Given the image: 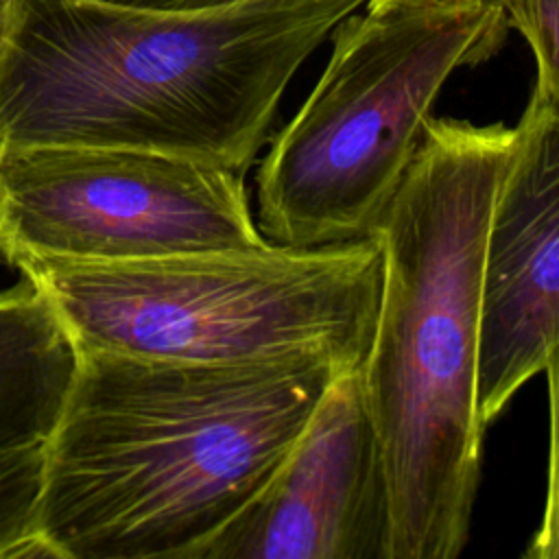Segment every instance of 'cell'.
Wrapping results in <instances>:
<instances>
[{"instance_id": "6da1fadb", "label": "cell", "mask_w": 559, "mask_h": 559, "mask_svg": "<svg viewBox=\"0 0 559 559\" xmlns=\"http://www.w3.org/2000/svg\"><path fill=\"white\" fill-rule=\"evenodd\" d=\"M325 356L181 362L79 349L35 528L55 559H192L271 478L330 382Z\"/></svg>"}, {"instance_id": "7a4b0ae2", "label": "cell", "mask_w": 559, "mask_h": 559, "mask_svg": "<svg viewBox=\"0 0 559 559\" xmlns=\"http://www.w3.org/2000/svg\"><path fill=\"white\" fill-rule=\"evenodd\" d=\"M367 0L148 9L9 0L0 155L46 144L170 153L242 175L299 66Z\"/></svg>"}, {"instance_id": "3957f363", "label": "cell", "mask_w": 559, "mask_h": 559, "mask_svg": "<svg viewBox=\"0 0 559 559\" xmlns=\"http://www.w3.org/2000/svg\"><path fill=\"white\" fill-rule=\"evenodd\" d=\"M515 127L430 118L373 236L376 328L360 365L389 483L386 559L463 552L480 485L483 275Z\"/></svg>"}, {"instance_id": "277c9868", "label": "cell", "mask_w": 559, "mask_h": 559, "mask_svg": "<svg viewBox=\"0 0 559 559\" xmlns=\"http://www.w3.org/2000/svg\"><path fill=\"white\" fill-rule=\"evenodd\" d=\"M76 349L181 362L325 356L356 369L371 347L382 245L262 242L146 260L15 253Z\"/></svg>"}, {"instance_id": "5b68a950", "label": "cell", "mask_w": 559, "mask_h": 559, "mask_svg": "<svg viewBox=\"0 0 559 559\" xmlns=\"http://www.w3.org/2000/svg\"><path fill=\"white\" fill-rule=\"evenodd\" d=\"M507 31L500 0H367L343 17L323 74L260 159L262 236L286 247L373 236L441 87L493 57Z\"/></svg>"}, {"instance_id": "8992f818", "label": "cell", "mask_w": 559, "mask_h": 559, "mask_svg": "<svg viewBox=\"0 0 559 559\" xmlns=\"http://www.w3.org/2000/svg\"><path fill=\"white\" fill-rule=\"evenodd\" d=\"M266 242L245 177L120 146L46 144L0 155V258L146 260Z\"/></svg>"}, {"instance_id": "52a82bcc", "label": "cell", "mask_w": 559, "mask_h": 559, "mask_svg": "<svg viewBox=\"0 0 559 559\" xmlns=\"http://www.w3.org/2000/svg\"><path fill=\"white\" fill-rule=\"evenodd\" d=\"M389 483L360 367L338 373L264 487L192 559H386Z\"/></svg>"}, {"instance_id": "ba28073f", "label": "cell", "mask_w": 559, "mask_h": 559, "mask_svg": "<svg viewBox=\"0 0 559 559\" xmlns=\"http://www.w3.org/2000/svg\"><path fill=\"white\" fill-rule=\"evenodd\" d=\"M559 343V118L528 98L496 192L483 275L478 408L485 426Z\"/></svg>"}, {"instance_id": "9c48e42d", "label": "cell", "mask_w": 559, "mask_h": 559, "mask_svg": "<svg viewBox=\"0 0 559 559\" xmlns=\"http://www.w3.org/2000/svg\"><path fill=\"white\" fill-rule=\"evenodd\" d=\"M76 356L55 308L28 277L0 290V452L50 437Z\"/></svg>"}, {"instance_id": "30bf717a", "label": "cell", "mask_w": 559, "mask_h": 559, "mask_svg": "<svg viewBox=\"0 0 559 559\" xmlns=\"http://www.w3.org/2000/svg\"><path fill=\"white\" fill-rule=\"evenodd\" d=\"M46 441L0 452V559L48 557L37 535Z\"/></svg>"}, {"instance_id": "8fae6325", "label": "cell", "mask_w": 559, "mask_h": 559, "mask_svg": "<svg viewBox=\"0 0 559 559\" xmlns=\"http://www.w3.org/2000/svg\"><path fill=\"white\" fill-rule=\"evenodd\" d=\"M509 28L533 50L537 81L531 98L559 118V0H500Z\"/></svg>"}, {"instance_id": "7c38bea8", "label": "cell", "mask_w": 559, "mask_h": 559, "mask_svg": "<svg viewBox=\"0 0 559 559\" xmlns=\"http://www.w3.org/2000/svg\"><path fill=\"white\" fill-rule=\"evenodd\" d=\"M548 382L550 411V450H548V483L544 515L537 533L531 537L524 557L528 559H559V343L544 360Z\"/></svg>"}, {"instance_id": "4fadbf2b", "label": "cell", "mask_w": 559, "mask_h": 559, "mask_svg": "<svg viewBox=\"0 0 559 559\" xmlns=\"http://www.w3.org/2000/svg\"><path fill=\"white\" fill-rule=\"evenodd\" d=\"M118 4H131V7H148V9H207V7H221L242 0H109Z\"/></svg>"}, {"instance_id": "5bb4252c", "label": "cell", "mask_w": 559, "mask_h": 559, "mask_svg": "<svg viewBox=\"0 0 559 559\" xmlns=\"http://www.w3.org/2000/svg\"><path fill=\"white\" fill-rule=\"evenodd\" d=\"M7 4H9V0H0V24H2V20H4V11H7Z\"/></svg>"}]
</instances>
